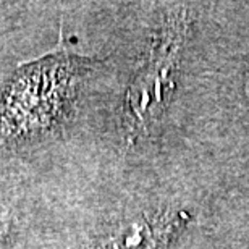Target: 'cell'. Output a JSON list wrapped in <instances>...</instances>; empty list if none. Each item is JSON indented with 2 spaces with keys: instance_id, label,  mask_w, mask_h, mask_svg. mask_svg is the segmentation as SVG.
Listing matches in <instances>:
<instances>
[{
  "instance_id": "cell-4",
  "label": "cell",
  "mask_w": 249,
  "mask_h": 249,
  "mask_svg": "<svg viewBox=\"0 0 249 249\" xmlns=\"http://www.w3.org/2000/svg\"><path fill=\"white\" fill-rule=\"evenodd\" d=\"M7 228H8L7 223H5L3 220H0V245H2L3 238L7 236Z\"/></svg>"
},
{
  "instance_id": "cell-3",
  "label": "cell",
  "mask_w": 249,
  "mask_h": 249,
  "mask_svg": "<svg viewBox=\"0 0 249 249\" xmlns=\"http://www.w3.org/2000/svg\"><path fill=\"white\" fill-rule=\"evenodd\" d=\"M188 222L186 212H156L124 222L96 249H167Z\"/></svg>"
},
{
  "instance_id": "cell-1",
  "label": "cell",
  "mask_w": 249,
  "mask_h": 249,
  "mask_svg": "<svg viewBox=\"0 0 249 249\" xmlns=\"http://www.w3.org/2000/svg\"><path fill=\"white\" fill-rule=\"evenodd\" d=\"M79 78V62L53 53L12 74L0 91V139L28 141L52 131L65 117Z\"/></svg>"
},
{
  "instance_id": "cell-5",
  "label": "cell",
  "mask_w": 249,
  "mask_h": 249,
  "mask_svg": "<svg viewBox=\"0 0 249 249\" xmlns=\"http://www.w3.org/2000/svg\"><path fill=\"white\" fill-rule=\"evenodd\" d=\"M246 91L249 92V78H248V84H246Z\"/></svg>"
},
{
  "instance_id": "cell-2",
  "label": "cell",
  "mask_w": 249,
  "mask_h": 249,
  "mask_svg": "<svg viewBox=\"0 0 249 249\" xmlns=\"http://www.w3.org/2000/svg\"><path fill=\"white\" fill-rule=\"evenodd\" d=\"M188 31L186 10L168 15L154 39L149 58L129 83L123 106V124L129 142L151 131L170 104Z\"/></svg>"
}]
</instances>
